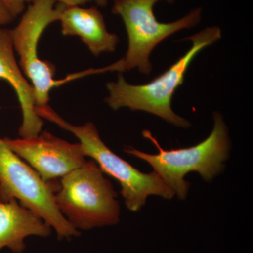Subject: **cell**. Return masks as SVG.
<instances>
[{
	"label": "cell",
	"mask_w": 253,
	"mask_h": 253,
	"mask_svg": "<svg viewBox=\"0 0 253 253\" xmlns=\"http://www.w3.org/2000/svg\"><path fill=\"white\" fill-rule=\"evenodd\" d=\"M221 38V29L217 26L204 28L188 37L186 40L192 42L191 49L168 71L147 84H129L120 73L117 81L109 82L106 84L109 96L105 101L114 111L129 108L132 111H145L163 118L170 124L189 128L191 126L189 121L172 111L173 95L184 83L186 71L196 55Z\"/></svg>",
	"instance_id": "6da1fadb"
},
{
	"label": "cell",
	"mask_w": 253,
	"mask_h": 253,
	"mask_svg": "<svg viewBox=\"0 0 253 253\" xmlns=\"http://www.w3.org/2000/svg\"><path fill=\"white\" fill-rule=\"evenodd\" d=\"M56 0H35L25 10L17 26L11 30L13 45L18 54L20 67L34 90L36 107L48 105L51 91L73 80L72 75L62 80L55 79L56 68L43 61L38 54V44L43 33L51 23L59 21L62 4Z\"/></svg>",
	"instance_id": "52a82bcc"
},
{
	"label": "cell",
	"mask_w": 253,
	"mask_h": 253,
	"mask_svg": "<svg viewBox=\"0 0 253 253\" xmlns=\"http://www.w3.org/2000/svg\"><path fill=\"white\" fill-rule=\"evenodd\" d=\"M59 186L58 180H43L0 137V201L17 200L47 223L58 239L71 240L81 235V233L73 227L56 206L55 195Z\"/></svg>",
	"instance_id": "5b68a950"
},
{
	"label": "cell",
	"mask_w": 253,
	"mask_h": 253,
	"mask_svg": "<svg viewBox=\"0 0 253 253\" xmlns=\"http://www.w3.org/2000/svg\"><path fill=\"white\" fill-rule=\"evenodd\" d=\"M36 110L38 116L42 119L47 120L61 129L72 133L80 141L86 157L92 158L104 174L118 181L125 204L129 211H140L151 195L166 199L174 197L175 194L172 190L156 172H141L113 153L100 137L94 123L74 126L63 119L49 105L37 107Z\"/></svg>",
	"instance_id": "3957f363"
},
{
	"label": "cell",
	"mask_w": 253,
	"mask_h": 253,
	"mask_svg": "<svg viewBox=\"0 0 253 253\" xmlns=\"http://www.w3.org/2000/svg\"><path fill=\"white\" fill-rule=\"evenodd\" d=\"M15 19L8 9L0 2V26L9 24Z\"/></svg>",
	"instance_id": "5bb4252c"
},
{
	"label": "cell",
	"mask_w": 253,
	"mask_h": 253,
	"mask_svg": "<svg viewBox=\"0 0 253 253\" xmlns=\"http://www.w3.org/2000/svg\"><path fill=\"white\" fill-rule=\"evenodd\" d=\"M109 0H56L60 4L66 7L71 6H83L89 3H95L99 6H106Z\"/></svg>",
	"instance_id": "4fadbf2b"
},
{
	"label": "cell",
	"mask_w": 253,
	"mask_h": 253,
	"mask_svg": "<svg viewBox=\"0 0 253 253\" xmlns=\"http://www.w3.org/2000/svg\"><path fill=\"white\" fill-rule=\"evenodd\" d=\"M160 1L171 4L175 0H114L112 13L122 18L128 37L127 51L121 59L124 72L136 68L149 75L150 56L156 46L176 32L194 27L201 21L202 9L196 8L173 22H160L154 14L155 4Z\"/></svg>",
	"instance_id": "8992f818"
},
{
	"label": "cell",
	"mask_w": 253,
	"mask_h": 253,
	"mask_svg": "<svg viewBox=\"0 0 253 253\" xmlns=\"http://www.w3.org/2000/svg\"><path fill=\"white\" fill-rule=\"evenodd\" d=\"M51 231L47 223L17 200L0 201V251L8 249L13 253H23L28 237L47 238Z\"/></svg>",
	"instance_id": "8fae6325"
},
{
	"label": "cell",
	"mask_w": 253,
	"mask_h": 253,
	"mask_svg": "<svg viewBox=\"0 0 253 253\" xmlns=\"http://www.w3.org/2000/svg\"><path fill=\"white\" fill-rule=\"evenodd\" d=\"M3 139L44 181L57 180L86 161L80 143L68 142L46 131L33 138Z\"/></svg>",
	"instance_id": "ba28073f"
},
{
	"label": "cell",
	"mask_w": 253,
	"mask_h": 253,
	"mask_svg": "<svg viewBox=\"0 0 253 253\" xmlns=\"http://www.w3.org/2000/svg\"><path fill=\"white\" fill-rule=\"evenodd\" d=\"M59 183L55 195L56 206L77 230H91L119 222L118 195L93 160L63 176Z\"/></svg>",
	"instance_id": "277c9868"
},
{
	"label": "cell",
	"mask_w": 253,
	"mask_h": 253,
	"mask_svg": "<svg viewBox=\"0 0 253 253\" xmlns=\"http://www.w3.org/2000/svg\"><path fill=\"white\" fill-rule=\"evenodd\" d=\"M0 79L7 82L17 96L22 112L18 134L21 138L38 136L44 126V121L36 112L33 86L15 56L11 30L3 28H0Z\"/></svg>",
	"instance_id": "9c48e42d"
},
{
	"label": "cell",
	"mask_w": 253,
	"mask_h": 253,
	"mask_svg": "<svg viewBox=\"0 0 253 253\" xmlns=\"http://www.w3.org/2000/svg\"><path fill=\"white\" fill-rule=\"evenodd\" d=\"M35 0H0L1 3L15 18L22 14L26 4H31Z\"/></svg>",
	"instance_id": "7c38bea8"
},
{
	"label": "cell",
	"mask_w": 253,
	"mask_h": 253,
	"mask_svg": "<svg viewBox=\"0 0 253 253\" xmlns=\"http://www.w3.org/2000/svg\"><path fill=\"white\" fill-rule=\"evenodd\" d=\"M214 126L207 139L196 146L183 149H163L149 130L143 136L157 147L158 154H149L132 147L125 149L126 154L149 163L168 187L179 199L187 196L190 184L184 177L191 172H199L204 180L212 181L224 170V162L229 158L230 141L228 129L219 112L213 115Z\"/></svg>",
	"instance_id": "7a4b0ae2"
},
{
	"label": "cell",
	"mask_w": 253,
	"mask_h": 253,
	"mask_svg": "<svg viewBox=\"0 0 253 253\" xmlns=\"http://www.w3.org/2000/svg\"><path fill=\"white\" fill-rule=\"evenodd\" d=\"M59 22L63 36L79 37L94 56L117 48L119 38L108 31L104 16L95 6H64Z\"/></svg>",
	"instance_id": "30bf717a"
}]
</instances>
